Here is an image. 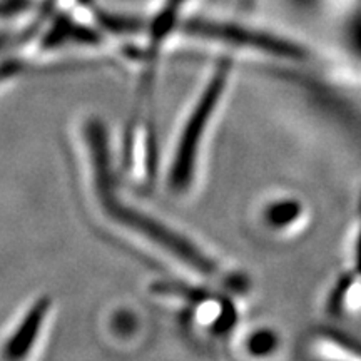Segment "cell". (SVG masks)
Returning <instances> with one entry per match:
<instances>
[{
	"instance_id": "cell-1",
	"label": "cell",
	"mask_w": 361,
	"mask_h": 361,
	"mask_svg": "<svg viewBox=\"0 0 361 361\" xmlns=\"http://www.w3.org/2000/svg\"><path fill=\"white\" fill-rule=\"evenodd\" d=\"M45 311H47V305L45 301H40L39 305H35L30 313L25 316V319L22 324L17 328L16 335L11 338V341L6 346V355L11 358H17L27 353V350L32 346V343L37 338V333L40 329V324L44 322Z\"/></svg>"
},
{
	"instance_id": "cell-2",
	"label": "cell",
	"mask_w": 361,
	"mask_h": 361,
	"mask_svg": "<svg viewBox=\"0 0 361 361\" xmlns=\"http://www.w3.org/2000/svg\"><path fill=\"white\" fill-rule=\"evenodd\" d=\"M183 4L184 0H168V2H166V7L162 8V12L159 13V17H157L154 24V34L157 37H161V35L168 32L169 27L173 25L176 13H178L179 7L183 6Z\"/></svg>"
},
{
	"instance_id": "cell-3",
	"label": "cell",
	"mask_w": 361,
	"mask_h": 361,
	"mask_svg": "<svg viewBox=\"0 0 361 361\" xmlns=\"http://www.w3.org/2000/svg\"><path fill=\"white\" fill-rule=\"evenodd\" d=\"M19 71V66L16 64V62H7V64H2L0 66V84L4 82V80L12 78V75H16V72Z\"/></svg>"
},
{
	"instance_id": "cell-4",
	"label": "cell",
	"mask_w": 361,
	"mask_h": 361,
	"mask_svg": "<svg viewBox=\"0 0 361 361\" xmlns=\"http://www.w3.org/2000/svg\"><path fill=\"white\" fill-rule=\"evenodd\" d=\"M0 45H2V39H0Z\"/></svg>"
}]
</instances>
